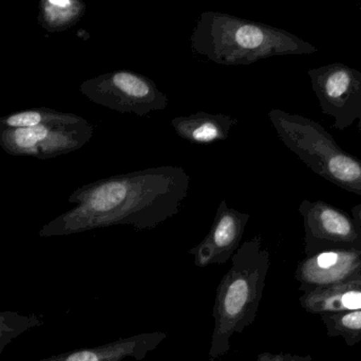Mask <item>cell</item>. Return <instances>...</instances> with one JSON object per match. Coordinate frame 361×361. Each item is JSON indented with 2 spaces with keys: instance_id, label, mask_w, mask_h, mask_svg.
<instances>
[{
  "instance_id": "cell-1",
  "label": "cell",
  "mask_w": 361,
  "mask_h": 361,
  "mask_svg": "<svg viewBox=\"0 0 361 361\" xmlns=\"http://www.w3.org/2000/svg\"><path fill=\"white\" fill-rule=\"evenodd\" d=\"M188 177L159 169L97 182L74 193L78 207L46 225L40 237H59L114 225L152 229L171 218L185 196Z\"/></svg>"
},
{
  "instance_id": "cell-2",
  "label": "cell",
  "mask_w": 361,
  "mask_h": 361,
  "mask_svg": "<svg viewBox=\"0 0 361 361\" xmlns=\"http://www.w3.org/2000/svg\"><path fill=\"white\" fill-rule=\"evenodd\" d=\"M271 259L260 237L240 246L216 288L214 332L208 357L214 361L231 351V339L252 326L258 315Z\"/></svg>"
},
{
  "instance_id": "cell-3",
  "label": "cell",
  "mask_w": 361,
  "mask_h": 361,
  "mask_svg": "<svg viewBox=\"0 0 361 361\" xmlns=\"http://www.w3.org/2000/svg\"><path fill=\"white\" fill-rule=\"evenodd\" d=\"M269 118L284 144L314 173L361 195V159L343 150L322 124L280 110H271Z\"/></svg>"
},
{
  "instance_id": "cell-4",
  "label": "cell",
  "mask_w": 361,
  "mask_h": 361,
  "mask_svg": "<svg viewBox=\"0 0 361 361\" xmlns=\"http://www.w3.org/2000/svg\"><path fill=\"white\" fill-rule=\"evenodd\" d=\"M90 136L91 126L82 118L53 112L37 126L2 129L0 144L8 154L44 159L80 148Z\"/></svg>"
},
{
  "instance_id": "cell-5",
  "label": "cell",
  "mask_w": 361,
  "mask_h": 361,
  "mask_svg": "<svg viewBox=\"0 0 361 361\" xmlns=\"http://www.w3.org/2000/svg\"><path fill=\"white\" fill-rule=\"evenodd\" d=\"M322 114L335 119L333 127L345 131L361 120V72L343 63L307 71Z\"/></svg>"
},
{
  "instance_id": "cell-6",
  "label": "cell",
  "mask_w": 361,
  "mask_h": 361,
  "mask_svg": "<svg viewBox=\"0 0 361 361\" xmlns=\"http://www.w3.org/2000/svg\"><path fill=\"white\" fill-rule=\"evenodd\" d=\"M305 256L335 249L361 250V228L347 212L324 201H303Z\"/></svg>"
},
{
  "instance_id": "cell-7",
  "label": "cell",
  "mask_w": 361,
  "mask_h": 361,
  "mask_svg": "<svg viewBox=\"0 0 361 361\" xmlns=\"http://www.w3.org/2000/svg\"><path fill=\"white\" fill-rule=\"evenodd\" d=\"M82 91L97 103L118 112L143 114L166 105V97L152 83L129 71L112 72L88 81Z\"/></svg>"
},
{
  "instance_id": "cell-8",
  "label": "cell",
  "mask_w": 361,
  "mask_h": 361,
  "mask_svg": "<svg viewBox=\"0 0 361 361\" xmlns=\"http://www.w3.org/2000/svg\"><path fill=\"white\" fill-rule=\"evenodd\" d=\"M361 276V250L335 249L305 256L295 271L302 294L339 285Z\"/></svg>"
},
{
  "instance_id": "cell-9",
  "label": "cell",
  "mask_w": 361,
  "mask_h": 361,
  "mask_svg": "<svg viewBox=\"0 0 361 361\" xmlns=\"http://www.w3.org/2000/svg\"><path fill=\"white\" fill-rule=\"evenodd\" d=\"M250 215L228 209L222 203L214 225L205 239L189 250L197 267L222 265L228 262L240 248Z\"/></svg>"
},
{
  "instance_id": "cell-10",
  "label": "cell",
  "mask_w": 361,
  "mask_h": 361,
  "mask_svg": "<svg viewBox=\"0 0 361 361\" xmlns=\"http://www.w3.org/2000/svg\"><path fill=\"white\" fill-rule=\"evenodd\" d=\"M166 338L164 332L143 333L99 347L75 350L38 361H123L126 358L141 361Z\"/></svg>"
},
{
  "instance_id": "cell-11",
  "label": "cell",
  "mask_w": 361,
  "mask_h": 361,
  "mask_svg": "<svg viewBox=\"0 0 361 361\" xmlns=\"http://www.w3.org/2000/svg\"><path fill=\"white\" fill-rule=\"evenodd\" d=\"M303 311L313 315L361 309V276L339 285L301 295Z\"/></svg>"
},
{
  "instance_id": "cell-12",
  "label": "cell",
  "mask_w": 361,
  "mask_h": 361,
  "mask_svg": "<svg viewBox=\"0 0 361 361\" xmlns=\"http://www.w3.org/2000/svg\"><path fill=\"white\" fill-rule=\"evenodd\" d=\"M85 11L84 4L72 0H47L40 2L39 21L49 31L71 27Z\"/></svg>"
},
{
  "instance_id": "cell-13",
  "label": "cell",
  "mask_w": 361,
  "mask_h": 361,
  "mask_svg": "<svg viewBox=\"0 0 361 361\" xmlns=\"http://www.w3.org/2000/svg\"><path fill=\"white\" fill-rule=\"evenodd\" d=\"M319 316L329 337H339L348 347H354L360 343L361 309L322 314Z\"/></svg>"
},
{
  "instance_id": "cell-14",
  "label": "cell",
  "mask_w": 361,
  "mask_h": 361,
  "mask_svg": "<svg viewBox=\"0 0 361 361\" xmlns=\"http://www.w3.org/2000/svg\"><path fill=\"white\" fill-rule=\"evenodd\" d=\"M176 126L182 137L199 143H209L222 139L228 129H224L222 118L216 119L209 116H204L203 118L197 116L189 120L180 121Z\"/></svg>"
},
{
  "instance_id": "cell-15",
  "label": "cell",
  "mask_w": 361,
  "mask_h": 361,
  "mask_svg": "<svg viewBox=\"0 0 361 361\" xmlns=\"http://www.w3.org/2000/svg\"><path fill=\"white\" fill-rule=\"evenodd\" d=\"M42 324L44 321L36 315L23 316L17 312L0 311V354L17 337Z\"/></svg>"
},
{
  "instance_id": "cell-16",
  "label": "cell",
  "mask_w": 361,
  "mask_h": 361,
  "mask_svg": "<svg viewBox=\"0 0 361 361\" xmlns=\"http://www.w3.org/2000/svg\"><path fill=\"white\" fill-rule=\"evenodd\" d=\"M53 110H25L0 119V131L2 129H29L46 122Z\"/></svg>"
},
{
  "instance_id": "cell-17",
  "label": "cell",
  "mask_w": 361,
  "mask_h": 361,
  "mask_svg": "<svg viewBox=\"0 0 361 361\" xmlns=\"http://www.w3.org/2000/svg\"><path fill=\"white\" fill-rule=\"evenodd\" d=\"M257 361H313L311 355H293L288 353H269L263 352L259 354Z\"/></svg>"
},
{
  "instance_id": "cell-18",
  "label": "cell",
  "mask_w": 361,
  "mask_h": 361,
  "mask_svg": "<svg viewBox=\"0 0 361 361\" xmlns=\"http://www.w3.org/2000/svg\"><path fill=\"white\" fill-rule=\"evenodd\" d=\"M352 218L355 220V222L361 228V203L352 208Z\"/></svg>"
},
{
  "instance_id": "cell-19",
  "label": "cell",
  "mask_w": 361,
  "mask_h": 361,
  "mask_svg": "<svg viewBox=\"0 0 361 361\" xmlns=\"http://www.w3.org/2000/svg\"><path fill=\"white\" fill-rule=\"evenodd\" d=\"M357 127H358V131H360V138H361V120L360 121V122H358Z\"/></svg>"
},
{
  "instance_id": "cell-20",
  "label": "cell",
  "mask_w": 361,
  "mask_h": 361,
  "mask_svg": "<svg viewBox=\"0 0 361 361\" xmlns=\"http://www.w3.org/2000/svg\"><path fill=\"white\" fill-rule=\"evenodd\" d=\"M358 8H360V10L361 11V4H358Z\"/></svg>"
}]
</instances>
